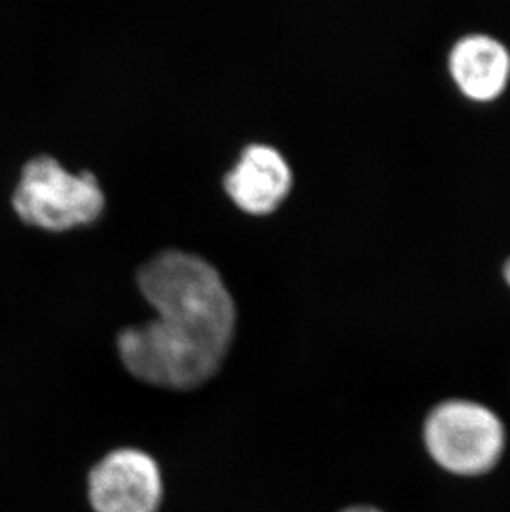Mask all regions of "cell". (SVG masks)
Returning a JSON list of instances; mask_svg holds the SVG:
<instances>
[{
    "label": "cell",
    "instance_id": "obj_7",
    "mask_svg": "<svg viewBox=\"0 0 510 512\" xmlns=\"http://www.w3.org/2000/svg\"><path fill=\"white\" fill-rule=\"evenodd\" d=\"M340 512H383L378 508H373V506H366V504H355V506H350V508L342 509Z\"/></svg>",
    "mask_w": 510,
    "mask_h": 512
},
{
    "label": "cell",
    "instance_id": "obj_6",
    "mask_svg": "<svg viewBox=\"0 0 510 512\" xmlns=\"http://www.w3.org/2000/svg\"><path fill=\"white\" fill-rule=\"evenodd\" d=\"M292 183L294 176L284 155L274 146L254 143L226 174L224 188L242 211L269 214L279 208Z\"/></svg>",
    "mask_w": 510,
    "mask_h": 512
},
{
    "label": "cell",
    "instance_id": "obj_2",
    "mask_svg": "<svg viewBox=\"0 0 510 512\" xmlns=\"http://www.w3.org/2000/svg\"><path fill=\"white\" fill-rule=\"evenodd\" d=\"M426 451L448 473L474 478L496 468L506 450L501 418L479 401L449 398L429 411L424 421Z\"/></svg>",
    "mask_w": 510,
    "mask_h": 512
},
{
    "label": "cell",
    "instance_id": "obj_4",
    "mask_svg": "<svg viewBox=\"0 0 510 512\" xmlns=\"http://www.w3.org/2000/svg\"><path fill=\"white\" fill-rule=\"evenodd\" d=\"M87 499L93 512H159L163 471L145 450L121 446L93 464L87 476Z\"/></svg>",
    "mask_w": 510,
    "mask_h": 512
},
{
    "label": "cell",
    "instance_id": "obj_1",
    "mask_svg": "<svg viewBox=\"0 0 510 512\" xmlns=\"http://www.w3.org/2000/svg\"><path fill=\"white\" fill-rule=\"evenodd\" d=\"M138 287L158 315L116 337L128 372L153 387L189 392L222 367L236 334V304L211 262L168 249L143 264Z\"/></svg>",
    "mask_w": 510,
    "mask_h": 512
},
{
    "label": "cell",
    "instance_id": "obj_5",
    "mask_svg": "<svg viewBox=\"0 0 510 512\" xmlns=\"http://www.w3.org/2000/svg\"><path fill=\"white\" fill-rule=\"evenodd\" d=\"M446 67L464 97L477 103L494 102L509 87V45L489 32H467L449 47Z\"/></svg>",
    "mask_w": 510,
    "mask_h": 512
},
{
    "label": "cell",
    "instance_id": "obj_3",
    "mask_svg": "<svg viewBox=\"0 0 510 512\" xmlns=\"http://www.w3.org/2000/svg\"><path fill=\"white\" fill-rule=\"evenodd\" d=\"M12 203L25 224L67 231L98 219L105 193L95 174L70 173L52 156L42 155L27 161Z\"/></svg>",
    "mask_w": 510,
    "mask_h": 512
},
{
    "label": "cell",
    "instance_id": "obj_8",
    "mask_svg": "<svg viewBox=\"0 0 510 512\" xmlns=\"http://www.w3.org/2000/svg\"><path fill=\"white\" fill-rule=\"evenodd\" d=\"M502 279L510 287V256H507L506 261L502 264Z\"/></svg>",
    "mask_w": 510,
    "mask_h": 512
}]
</instances>
